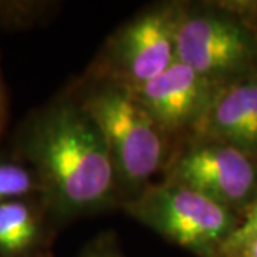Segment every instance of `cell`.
<instances>
[{
  "label": "cell",
  "instance_id": "6da1fadb",
  "mask_svg": "<svg viewBox=\"0 0 257 257\" xmlns=\"http://www.w3.org/2000/svg\"><path fill=\"white\" fill-rule=\"evenodd\" d=\"M19 149L36 176L40 204L55 223L120 207L121 193L104 136L70 92L26 121Z\"/></svg>",
  "mask_w": 257,
  "mask_h": 257
},
{
  "label": "cell",
  "instance_id": "7a4b0ae2",
  "mask_svg": "<svg viewBox=\"0 0 257 257\" xmlns=\"http://www.w3.org/2000/svg\"><path fill=\"white\" fill-rule=\"evenodd\" d=\"M70 93L104 136L121 202L135 196L163 170L173 150L172 142L127 87L82 77Z\"/></svg>",
  "mask_w": 257,
  "mask_h": 257
},
{
  "label": "cell",
  "instance_id": "3957f363",
  "mask_svg": "<svg viewBox=\"0 0 257 257\" xmlns=\"http://www.w3.org/2000/svg\"><path fill=\"white\" fill-rule=\"evenodd\" d=\"M120 207L167 241L199 257H220L224 243L240 224L234 211L165 179L150 182Z\"/></svg>",
  "mask_w": 257,
  "mask_h": 257
},
{
  "label": "cell",
  "instance_id": "277c9868",
  "mask_svg": "<svg viewBox=\"0 0 257 257\" xmlns=\"http://www.w3.org/2000/svg\"><path fill=\"white\" fill-rule=\"evenodd\" d=\"M176 59L217 86L257 73V36L219 2H182Z\"/></svg>",
  "mask_w": 257,
  "mask_h": 257
},
{
  "label": "cell",
  "instance_id": "5b68a950",
  "mask_svg": "<svg viewBox=\"0 0 257 257\" xmlns=\"http://www.w3.org/2000/svg\"><path fill=\"white\" fill-rule=\"evenodd\" d=\"M182 2H160L116 29L83 77L130 90L153 80L176 62V25Z\"/></svg>",
  "mask_w": 257,
  "mask_h": 257
},
{
  "label": "cell",
  "instance_id": "8992f818",
  "mask_svg": "<svg viewBox=\"0 0 257 257\" xmlns=\"http://www.w3.org/2000/svg\"><path fill=\"white\" fill-rule=\"evenodd\" d=\"M163 179L200 193L231 211L257 202V165L253 156L216 140L177 143L162 170Z\"/></svg>",
  "mask_w": 257,
  "mask_h": 257
},
{
  "label": "cell",
  "instance_id": "52a82bcc",
  "mask_svg": "<svg viewBox=\"0 0 257 257\" xmlns=\"http://www.w3.org/2000/svg\"><path fill=\"white\" fill-rule=\"evenodd\" d=\"M219 87L176 59L163 73L132 92L175 147L194 133Z\"/></svg>",
  "mask_w": 257,
  "mask_h": 257
},
{
  "label": "cell",
  "instance_id": "ba28073f",
  "mask_svg": "<svg viewBox=\"0 0 257 257\" xmlns=\"http://www.w3.org/2000/svg\"><path fill=\"white\" fill-rule=\"evenodd\" d=\"M190 138L221 142L256 156L257 73L220 86Z\"/></svg>",
  "mask_w": 257,
  "mask_h": 257
},
{
  "label": "cell",
  "instance_id": "9c48e42d",
  "mask_svg": "<svg viewBox=\"0 0 257 257\" xmlns=\"http://www.w3.org/2000/svg\"><path fill=\"white\" fill-rule=\"evenodd\" d=\"M45 216L43 206L29 199L0 203V254L20 256L36 247L46 234Z\"/></svg>",
  "mask_w": 257,
  "mask_h": 257
},
{
  "label": "cell",
  "instance_id": "30bf717a",
  "mask_svg": "<svg viewBox=\"0 0 257 257\" xmlns=\"http://www.w3.org/2000/svg\"><path fill=\"white\" fill-rule=\"evenodd\" d=\"M33 194H39V184L30 167L16 162H0V203L29 199Z\"/></svg>",
  "mask_w": 257,
  "mask_h": 257
},
{
  "label": "cell",
  "instance_id": "8fae6325",
  "mask_svg": "<svg viewBox=\"0 0 257 257\" xmlns=\"http://www.w3.org/2000/svg\"><path fill=\"white\" fill-rule=\"evenodd\" d=\"M56 6L49 2H0V22L15 26L32 25L53 13Z\"/></svg>",
  "mask_w": 257,
  "mask_h": 257
},
{
  "label": "cell",
  "instance_id": "7c38bea8",
  "mask_svg": "<svg viewBox=\"0 0 257 257\" xmlns=\"http://www.w3.org/2000/svg\"><path fill=\"white\" fill-rule=\"evenodd\" d=\"M257 236V202L250 207V210L247 211L246 217L240 221V224L237 226V229L234 230V233L229 237V240L224 243V246L221 248V256L227 257L231 254L234 250L244 244L246 241L250 239L256 237Z\"/></svg>",
  "mask_w": 257,
  "mask_h": 257
},
{
  "label": "cell",
  "instance_id": "4fadbf2b",
  "mask_svg": "<svg viewBox=\"0 0 257 257\" xmlns=\"http://www.w3.org/2000/svg\"><path fill=\"white\" fill-rule=\"evenodd\" d=\"M79 257H126L120 250L114 233H100L83 248Z\"/></svg>",
  "mask_w": 257,
  "mask_h": 257
},
{
  "label": "cell",
  "instance_id": "5bb4252c",
  "mask_svg": "<svg viewBox=\"0 0 257 257\" xmlns=\"http://www.w3.org/2000/svg\"><path fill=\"white\" fill-rule=\"evenodd\" d=\"M224 9L230 10L239 16L257 36V0H234V2H219Z\"/></svg>",
  "mask_w": 257,
  "mask_h": 257
},
{
  "label": "cell",
  "instance_id": "9a60e30c",
  "mask_svg": "<svg viewBox=\"0 0 257 257\" xmlns=\"http://www.w3.org/2000/svg\"><path fill=\"white\" fill-rule=\"evenodd\" d=\"M227 257H257V236L241 244Z\"/></svg>",
  "mask_w": 257,
  "mask_h": 257
},
{
  "label": "cell",
  "instance_id": "2e32d148",
  "mask_svg": "<svg viewBox=\"0 0 257 257\" xmlns=\"http://www.w3.org/2000/svg\"><path fill=\"white\" fill-rule=\"evenodd\" d=\"M6 96H5V89H3V83H2V77H0V136L5 130V124H6Z\"/></svg>",
  "mask_w": 257,
  "mask_h": 257
}]
</instances>
